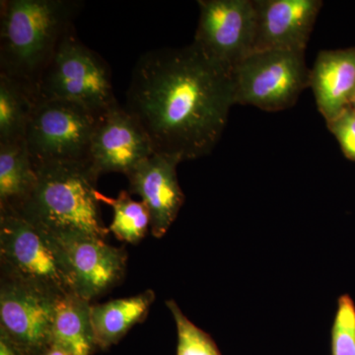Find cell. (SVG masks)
<instances>
[{
    "mask_svg": "<svg viewBox=\"0 0 355 355\" xmlns=\"http://www.w3.org/2000/svg\"><path fill=\"white\" fill-rule=\"evenodd\" d=\"M234 105L231 76L191 43L140 55L125 108L144 128L155 153L183 162L212 153Z\"/></svg>",
    "mask_w": 355,
    "mask_h": 355,
    "instance_id": "6da1fadb",
    "label": "cell"
},
{
    "mask_svg": "<svg viewBox=\"0 0 355 355\" xmlns=\"http://www.w3.org/2000/svg\"><path fill=\"white\" fill-rule=\"evenodd\" d=\"M83 6L79 0H1L0 73L32 91Z\"/></svg>",
    "mask_w": 355,
    "mask_h": 355,
    "instance_id": "7a4b0ae2",
    "label": "cell"
},
{
    "mask_svg": "<svg viewBox=\"0 0 355 355\" xmlns=\"http://www.w3.org/2000/svg\"><path fill=\"white\" fill-rule=\"evenodd\" d=\"M34 191L15 214L51 235L83 234L107 240L110 230L95 197L99 177L87 161L34 164Z\"/></svg>",
    "mask_w": 355,
    "mask_h": 355,
    "instance_id": "3957f363",
    "label": "cell"
},
{
    "mask_svg": "<svg viewBox=\"0 0 355 355\" xmlns=\"http://www.w3.org/2000/svg\"><path fill=\"white\" fill-rule=\"evenodd\" d=\"M1 277L58 297L76 292L69 259L60 242L15 212H0Z\"/></svg>",
    "mask_w": 355,
    "mask_h": 355,
    "instance_id": "277c9868",
    "label": "cell"
},
{
    "mask_svg": "<svg viewBox=\"0 0 355 355\" xmlns=\"http://www.w3.org/2000/svg\"><path fill=\"white\" fill-rule=\"evenodd\" d=\"M111 76L108 62L83 44L72 27L40 78L37 100L73 102L101 116L118 103Z\"/></svg>",
    "mask_w": 355,
    "mask_h": 355,
    "instance_id": "5b68a950",
    "label": "cell"
},
{
    "mask_svg": "<svg viewBox=\"0 0 355 355\" xmlns=\"http://www.w3.org/2000/svg\"><path fill=\"white\" fill-rule=\"evenodd\" d=\"M305 51H254L231 73L235 105L266 112L291 108L310 87Z\"/></svg>",
    "mask_w": 355,
    "mask_h": 355,
    "instance_id": "8992f818",
    "label": "cell"
},
{
    "mask_svg": "<svg viewBox=\"0 0 355 355\" xmlns=\"http://www.w3.org/2000/svg\"><path fill=\"white\" fill-rule=\"evenodd\" d=\"M99 118L76 103L37 100L25 135L33 163L87 161Z\"/></svg>",
    "mask_w": 355,
    "mask_h": 355,
    "instance_id": "52a82bcc",
    "label": "cell"
},
{
    "mask_svg": "<svg viewBox=\"0 0 355 355\" xmlns=\"http://www.w3.org/2000/svg\"><path fill=\"white\" fill-rule=\"evenodd\" d=\"M200 17L193 43L231 76L254 51V0H198Z\"/></svg>",
    "mask_w": 355,
    "mask_h": 355,
    "instance_id": "ba28073f",
    "label": "cell"
},
{
    "mask_svg": "<svg viewBox=\"0 0 355 355\" xmlns=\"http://www.w3.org/2000/svg\"><path fill=\"white\" fill-rule=\"evenodd\" d=\"M60 297L0 279V338L19 355H46L53 347L55 311Z\"/></svg>",
    "mask_w": 355,
    "mask_h": 355,
    "instance_id": "9c48e42d",
    "label": "cell"
},
{
    "mask_svg": "<svg viewBox=\"0 0 355 355\" xmlns=\"http://www.w3.org/2000/svg\"><path fill=\"white\" fill-rule=\"evenodd\" d=\"M154 153L153 142L137 119L116 103L100 116L87 162L99 178L108 173L127 176Z\"/></svg>",
    "mask_w": 355,
    "mask_h": 355,
    "instance_id": "30bf717a",
    "label": "cell"
},
{
    "mask_svg": "<svg viewBox=\"0 0 355 355\" xmlns=\"http://www.w3.org/2000/svg\"><path fill=\"white\" fill-rule=\"evenodd\" d=\"M55 237V236H53ZM69 259L76 293L92 302L118 286L127 270L128 254L106 240L83 234L58 236Z\"/></svg>",
    "mask_w": 355,
    "mask_h": 355,
    "instance_id": "8fae6325",
    "label": "cell"
},
{
    "mask_svg": "<svg viewBox=\"0 0 355 355\" xmlns=\"http://www.w3.org/2000/svg\"><path fill=\"white\" fill-rule=\"evenodd\" d=\"M176 156L155 153L127 175L130 195L139 196L150 214L151 234L162 238L176 220L184 202L178 180Z\"/></svg>",
    "mask_w": 355,
    "mask_h": 355,
    "instance_id": "7c38bea8",
    "label": "cell"
},
{
    "mask_svg": "<svg viewBox=\"0 0 355 355\" xmlns=\"http://www.w3.org/2000/svg\"><path fill=\"white\" fill-rule=\"evenodd\" d=\"M254 6L256 11L254 51H306L323 1L254 0Z\"/></svg>",
    "mask_w": 355,
    "mask_h": 355,
    "instance_id": "4fadbf2b",
    "label": "cell"
},
{
    "mask_svg": "<svg viewBox=\"0 0 355 355\" xmlns=\"http://www.w3.org/2000/svg\"><path fill=\"white\" fill-rule=\"evenodd\" d=\"M310 87L326 123L350 108L355 101V48L320 51Z\"/></svg>",
    "mask_w": 355,
    "mask_h": 355,
    "instance_id": "5bb4252c",
    "label": "cell"
},
{
    "mask_svg": "<svg viewBox=\"0 0 355 355\" xmlns=\"http://www.w3.org/2000/svg\"><path fill=\"white\" fill-rule=\"evenodd\" d=\"M155 301L153 289L114 299L91 307V321L98 349L107 350L116 345L135 324L142 323Z\"/></svg>",
    "mask_w": 355,
    "mask_h": 355,
    "instance_id": "9a60e30c",
    "label": "cell"
},
{
    "mask_svg": "<svg viewBox=\"0 0 355 355\" xmlns=\"http://www.w3.org/2000/svg\"><path fill=\"white\" fill-rule=\"evenodd\" d=\"M90 301L76 292L58 300L53 331V347L73 355H92L96 345Z\"/></svg>",
    "mask_w": 355,
    "mask_h": 355,
    "instance_id": "2e32d148",
    "label": "cell"
},
{
    "mask_svg": "<svg viewBox=\"0 0 355 355\" xmlns=\"http://www.w3.org/2000/svg\"><path fill=\"white\" fill-rule=\"evenodd\" d=\"M36 183V168L25 140L0 144V212L17 211Z\"/></svg>",
    "mask_w": 355,
    "mask_h": 355,
    "instance_id": "e0dca14e",
    "label": "cell"
},
{
    "mask_svg": "<svg viewBox=\"0 0 355 355\" xmlns=\"http://www.w3.org/2000/svg\"><path fill=\"white\" fill-rule=\"evenodd\" d=\"M36 102L32 91L0 73V144L25 140Z\"/></svg>",
    "mask_w": 355,
    "mask_h": 355,
    "instance_id": "ac0fdd59",
    "label": "cell"
},
{
    "mask_svg": "<svg viewBox=\"0 0 355 355\" xmlns=\"http://www.w3.org/2000/svg\"><path fill=\"white\" fill-rule=\"evenodd\" d=\"M98 202L106 203L113 209V221L110 232L121 242L137 245L150 228V214L146 205L133 200L128 191H121L116 198H109L101 191H95Z\"/></svg>",
    "mask_w": 355,
    "mask_h": 355,
    "instance_id": "d6986e66",
    "label": "cell"
},
{
    "mask_svg": "<svg viewBox=\"0 0 355 355\" xmlns=\"http://www.w3.org/2000/svg\"><path fill=\"white\" fill-rule=\"evenodd\" d=\"M177 327V355H222L212 336L196 326L173 299L166 301Z\"/></svg>",
    "mask_w": 355,
    "mask_h": 355,
    "instance_id": "ffe728a7",
    "label": "cell"
},
{
    "mask_svg": "<svg viewBox=\"0 0 355 355\" xmlns=\"http://www.w3.org/2000/svg\"><path fill=\"white\" fill-rule=\"evenodd\" d=\"M331 355H355V304L347 294L340 296L331 331Z\"/></svg>",
    "mask_w": 355,
    "mask_h": 355,
    "instance_id": "44dd1931",
    "label": "cell"
},
{
    "mask_svg": "<svg viewBox=\"0 0 355 355\" xmlns=\"http://www.w3.org/2000/svg\"><path fill=\"white\" fill-rule=\"evenodd\" d=\"M327 125L335 135L345 157L355 162V112L352 107L327 123Z\"/></svg>",
    "mask_w": 355,
    "mask_h": 355,
    "instance_id": "7402d4cb",
    "label": "cell"
},
{
    "mask_svg": "<svg viewBox=\"0 0 355 355\" xmlns=\"http://www.w3.org/2000/svg\"><path fill=\"white\" fill-rule=\"evenodd\" d=\"M0 355H19L14 350L13 347L4 340L0 338Z\"/></svg>",
    "mask_w": 355,
    "mask_h": 355,
    "instance_id": "603a6c76",
    "label": "cell"
},
{
    "mask_svg": "<svg viewBox=\"0 0 355 355\" xmlns=\"http://www.w3.org/2000/svg\"><path fill=\"white\" fill-rule=\"evenodd\" d=\"M46 355H73L70 354V352H67V350H64L62 349H58V347H51V349L49 350L48 354Z\"/></svg>",
    "mask_w": 355,
    "mask_h": 355,
    "instance_id": "cb8c5ba5",
    "label": "cell"
},
{
    "mask_svg": "<svg viewBox=\"0 0 355 355\" xmlns=\"http://www.w3.org/2000/svg\"><path fill=\"white\" fill-rule=\"evenodd\" d=\"M352 109H354V112H355V101H354V104H352Z\"/></svg>",
    "mask_w": 355,
    "mask_h": 355,
    "instance_id": "d4e9b609",
    "label": "cell"
}]
</instances>
